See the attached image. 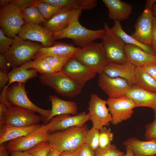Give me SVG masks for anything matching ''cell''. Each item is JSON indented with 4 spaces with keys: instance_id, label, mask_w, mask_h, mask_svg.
Wrapping results in <instances>:
<instances>
[{
    "instance_id": "d4e9b609",
    "label": "cell",
    "mask_w": 156,
    "mask_h": 156,
    "mask_svg": "<svg viewBox=\"0 0 156 156\" xmlns=\"http://www.w3.org/2000/svg\"><path fill=\"white\" fill-rule=\"evenodd\" d=\"M49 99L51 103L52 108L49 117L43 119L46 122L56 116L62 114L76 115L78 107L75 102L63 100L54 95L49 96Z\"/></svg>"
},
{
    "instance_id": "4316f807",
    "label": "cell",
    "mask_w": 156,
    "mask_h": 156,
    "mask_svg": "<svg viewBox=\"0 0 156 156\" xmlns=\"http://www.w3.org/2000/svg\"><path fill=\"white\" fill-rule=\"evenodd\" d=\"M60 9L67 8L75 10H90L96 7V0H42Z\"/></svg>"
},
{
    "instance_id": "4fadbf2b",
    "label": "cell",
    "mask_w": 156,
    "mask_h": 156,
    "mask_svg": "<svg viewBox=\"0 0 156 156\" xmlns=\"http://www.w3.org/2000/svg\"><path fill=\"white\" fill-rule=\"evenodd\" d=\"M106 101L100 98L97 94H91L88 109L90 120L93 127L100 130L107 125L112 120V116L106 107Z\"/></svg>"
},
{
    "instance_id": "836d02e7",
    "label": "cell",
    "mask_w": 156,
    "mask_h": 156,
    "mask_svg": "<svg viewBox=\"0 0 156 156\" xmlns=\"http://www.w3.org/2000/svg\"><path fill=\"white\" fill-rule=\"evenodd\" d=\"M113 138V134L110 129L105 126L103 127L99 130V145L97 149L102 150L109 147L112 144Z\"/></svg>"
},
{
    "instance_id": "7402d4cb",
    "label": "cell",
    "mask_w": 156,
    "mask_h": 156,
    "mask_svg": "<svg viewBox=\"0 0 156 156\" xmlns=\"http://www.w3.org/2000/svg\"><path fill=\"white\" fill-rule=\"evenodd\" d=\"M124 51L127 60L136 67L156 63V56L146 52L137 46L125 44Z\"/></svg>"
},
{
    "instance_id": "8992f818",
    "label": "cell",
    "mask_w": 156,
    "mask_h": 156,
    "mask_svg": "<svg viewBox=\"0 0 156 156\" xmlns=\"http://www.w3.org/2000/svg\"><path fill=\"white\" fill-rule=\"evenodd\" d=\"M39 80L43 85L48 86L62 96L69 97L76 96L82 88L68 76L60 71L41 75Z\"/></svg>"
},
{
    "instance_id": "7dc6e473",
    "label": "cell",
    "mask_w": 156,
    "mask_h": 156,
    "mask_svg": "<svg viewBox=\"0 0 156 156\" xmlns=\"http://www.w3.org/2000/svg\"><path fill=\"white\" fill-rule=\"evenodd\" d=\"M6 111V108L5 105L3 102L0 101V122L3 120Z\"/></svg>"
},
{
    "instance_id": "ab89813d",
    "label": "cell",
    "mask_w": 156,
    "mask_h": 156,
    "mask_svg": "<svg viewBox=\"0 0 156 156\" xmlns=\"http://www.w3.org/2000/svg\"><path fill=\"white\" fill-rule=\"evenodd\" d=\"M144 137L146 140L156 139V116L153 121L146 126Z\"/></svg>"
},
{
    "instance_id": "1f68e13d",
    "label": "cell",
    "mask_w": 156,
    "mask_h": 156,
    "mask_svg": "<svg viewBox=\"0 0 156 156\" xmlns=\"http://www.w3.org/2000/svg\"><path fill=\"white\" fill-rule=\"evenodd\" d=\"M21 66L28 69H34L41 75L54 72L47 62L42 57L30 60Z\"/></svg>"
},
{
    "instance_id": "9a60e30c",
    "label": "cell",
    "mask_w": 156,
    "mask_h": 156,
    "mask_svg": "<svg viewBox=\"0 0 156 156\" xmlns=\"http://www.w3.org/2000/svg\"><path fill=\"white\" fill-rule=\"evenodd\" d=\"M18 36L24 40L40 42L43 47H48L55 43L53 34L39 24L25 23L20 29Z\"/></svg>"
},
{
    "instance_id": "11a10c76",
    "label": "cell",
    "mask_w": 156,
    "mask_h": 156,
    "mask_svg": "<svg viewBox=\"0 0 156 156\" xmlns=\"http://www.w3.org/2000/svg\"><path fill=\"white\" fill-rule=\"evenodd\" d=\"M156 156V155H155V156Z\"/></svg>"
},
{
    "instance_id": "5b68a950",
    "label": "cell",
    "mask_w": 156,
    "mask_h": 156,
    "mask_svg": "<svg viewBox=\"0 0 156 156\" xmlns=\"http://www.w3.org/2000/svg\"><path fill=\"white\" fill-rule=\"evenodd\" d=\"M4 55L10 66L13 68L19 67L33 59L42 47L38 43L24 40L18 36Z\"/></svg>"
},
{
    "instance_id": "44dd1931",
    "label": "cell",
    "mask_w": 156,
    "mask_h": 156,
    "mask_svg": "<svg viewBox=\"0 0 156 156\" xmlns=\"http://www.w3.org/2000/svg\"><path fill=\"white\" fill-rule=\"evenodd\" d=\"M135 103L136 107H147L152 109L156 116V93L132 85L126 95Z\"/></svg>"
},
{
    "instance_id": "7a4b0ae2",
    "label": "cell",
    "mask_w": 156,
    "mask_h": 156,
    "mask_svg": "<svg viewBox=\"0 0 156 156\" xmlns=\"http://www.w3.org/2000/svg\"><path fill=\"white\" fill-rule=\"evenodd\" d=\"M89 129L86 125L73 127L50 134L48 141L52 148L62 152L77 148L85 143Z\"/></svg>"
},
{
    "instance_id": "e0dca14e",
    "label": "cell",
    "mask_w": 156,
    "mask_h": 156,
    "mask_svg": "<svg viewBox=\"0 0 156 156\" xmlns=\"http://www.w3.org/2000/svg\"><path fill=\"white\" fill-rule=\"evenodd\" d=\"M81 10L63 8L44 22V27L53 33L67 27L75 19L79 18Z\"/></svg>"
},
{
    "instance_id": "30bf717a",
    "label": "cell",
    "mask_w": 156,
    "mask_h": 156,
    "mask_svg": "<svg viewBox=\"0 0 156 156\" xmlns=\"http://www.w3.org/2000/svg\"><path fill=\"white\" fill-rule=\"evenodd\" d=\"M156 1L155 0L146 1L144 9L136 21L134 25L135 31L131 35L142 44L151 47L154 18L152 9Z\"/></svg>"
},
{
    "instance_id": "d6986e66",
    "label": "cell",
    "mask_w": 156,
    "mask_h": 156,
    "mask_svg": "<svg viewBox=\"0 0 156 156\" xmlns=\"http://www.w3.org/2000/svg\"><path fill=\"white\" fill-rule=\"evenodd\" d=\"M80 48L71 44L58 42L48 47H42L35 54L34 60L48 56H53L69 60Z\"/></svg>"
},
{
    "instance_id": "603a6c76",
    "label": "cell",
    "mask_w": 156,
    "mask_h": 156,
    "mask_svg": "<svg viewBox=\"0 0 156 156\" xmlns=\"http://www.w3.org/2000/svg\"><path fill=\"white\" fill-rule=\"evenodd\" d=\"M38 124L28 126L19 127L9 124L0 125V144L7 141L27 135L40 128Z\"/></svg>"
},
{
    "instance_id": "8fae6325",
    "label": "cell",
    "mask_w": 156,
    "mask_h": 156,
    "mask_svg": "<svg viewBox=\"0 0 156 156\" xmlns=\"http://www.w3.org/2000/svg\"><path fill=\"white\" fill-rule=\"evenodd\" d=\"M49 126V123L41 125L39 129L27 135L8 141L6 145L8 153L27 151L42 142L48 141L50 135Z\"/></svg>"
},
{
    "instance_id": "f907efd6",
    "label": "cell",
    "mask_w": 156,
    "mask_h": 156,
    "mask_svg": "<svg viewBox=\"0 0 156 156\" xmlns=\"http://www.w3.org/2000/svg\"><path fill=\"white\" fill-rule=\"evenodd\" d=\"M60 152L55 149L52 148L47 156H59Z\"/></svg>"
},
{
    "instance_id": "b9f144b4",
    "label": "cell",
    "mask_w": 156,
    "mask_h": 156,
    "mask_svg": "<svg viewBox=\"0 0 156 156\" xmlns=\"http://www.w3.org/2000/svg\"><path fill=\"white\" fill-rule=\"evenodd\" d=\"M138 67L148 73L156 81V63Z\"/></svg>"
},
{
    "instance_id": "cb8c5ba5",
    "label": "cell",
    "mask_w": 156,
    "mask_h": 156,
    "mask_svg": "<svg viewBox=\"0 0 156 156\" xmlns=\"http://www.w3.org/2000/svg\"><path fill=\"white\" fill-rule=\"evenodd\" d=\"M108 10V18L112 20L120 21L128 19L131 14L132 6L120 0H102Z\"/></svg>"
},
{
    "instance_id": "9c48e42d",
    "label": "cell",
    "mask_w": 156,
    "mask_h": 156,
    "mask_svg": "<svg viewBox=\"0 0 156 156\" xmlns=\"http://www.w3.org/2000/svg\"><path fill=\"white\" fill-rule=\"evenodd\" d=\"M104 36L103 43L108 62L122 64L127 60L124 51L125 44L119 37L113 33L108 24L103 23Z\"/></svg>"
},
{
    "instance_id": "f35d334b",
    "label": "cell",
    "mask_w": 156,
    "mask_h": 156,
    "mask_svg": "<svg viewBox=\"0 0 156 156\" xmlns=\"http://www.w3.org/2000/svg\"><path fill=\"white\" fill-rule=\"evenodd\" d=\"M95 156H122L123 153L118 149L114 144L106 149L95 151Z\"/></svg>"
},
{
    "instance_id": "db71d44e",
    "label": "cell",
    "mask_w": 156,
    "mask_h": 156,
    "mask_svg": "<svg viewBox=\"0 0 156 156\" xmlns=\"http://www.w3.org/2000/svg\"><path fill=\"white\" fill-rule=\"evenodd\" d=\"M152 9L154 16L156 18V3L153 5Z\"/></svg>"
},
{
    "instance_id": "6da1fadb",
    "label": "cell",
    "mask_w": 156,
    "mask_h": 156,
    "mask_svg": "<svg viewBox=\"0 0 156 156\" xmlns=\"http://www.w3.org/2000/svg\"><path fill=\"white\" fill-rule=\"evenodd\" d=\"M78 18L74 20L63 30L53 33L54 39L70 38L80 48L87 46L97 39L103 40L105 34L103 29L92 30L87 29L81 25Z\"/></svg>"
},
{
    "instance_id": "f1b7e54d",
    "label": "cell",
    "mask_w": 156,
    "mask_h": 156,
    "mask_svg": "<svg viewBox=\"0 0 156 156\" xmlns=\"http://www.w3.org/2000/svg\"><path fill=\"white\" fill-rule=\"evenodd\" d=\"M144 90L156 93V81L140 67H136L134 85Z\"/></svg>"
},
{
    "instance_id": "52a82bcc",
    "label": "cell",
    "mask_w": 156,
    "mask_h": 156,
    "mask_svg": "<svg viewBox=\"0 0 156 156\" xmlns=\"http://www.w3.org/2000/svg\"><path fill=\"white\" fill-rule=\"evenodd\" d=\"M22 11L14 0L1 8L0 28L8 37L14 38L18 34L22 26L26 23L22 17Z\"/></svg>"
},
{
    "instance_id": "60d3db41",
    "label": "cell",
    "mask_w": 156,
    "mask_h": 156,
    "mask_svg": "<svg viewBox=\"0 0 156 156\" xmlns=\"http://www.w3.org/2000/svg\"><path fill=\"white\" fill-rule=\"evenodd\" d=\"M95 151L92 150L86 143L80 146L77 156H95Z\"/></svg>"
},
{
    "instance_id": "7bdbcfd3",
    "label": "cell",
    "mask_w": 156,
    "mask_h": 156,
    "mask_svg": "<svg viewBox=\"0 0 156 156\" xmlns=\"http://www.w3.org/2000/svg\"><path fill=\"white\" fill-rule=\"evenodd\" d=\"M9 79L8 73L4 71L0 70V89L1 91L8 83Z\"/></svg>"
},
{
    "instance_id": "3957f363",
    "label": "cell",
    "mask_w": 156,
    "mask_h": 156,
    "mask_svg": "<svg viewBox=\"0 0 156 156\" xmlns=\"http://www.w3.org/2000/svg\"><path fill=\"white\" fill-rule=\"evenodd\" d=\"M73 57L96 73L101 74L108 62L103 42H94L87 46L80 48Z\"/></svg>"
},
{
    "instance_id": "ffe728a7",
    "label": "cell",
    "mask_w": 156,
    "mask_h": 156,
    "mask_svg": "<svg viewBox=\"0 0 156 156\" xmlns=\"http://www.w3.org/2000/svg\"><path fill=\"white\" fill-rule=\"evenodd\" d=\"M135 67L127 60L122 64L108 62L103 73L111 77L124 79L132 86L134 84Z\"/></svg>"
},
{
    "instance_id": "e575fe53",
    "label": "cell",
    "mask_w": 156,
    "mask_h": 156,
    "mask_svg": "<svg viewBox=\"0 0 156 156\" xmlns=\"http://www.w3.org/2000/svg\"><path fill=\"white\" fill-rule=\"evenodd\" d=\"M99 130L92 127L89 129L85 136V143L94 151L99 146Z\"/></svg>"
},
{
    "instance_id": "8d00e7d4",
    "label": "cell",
    "mask_w": 156,
    "mask_h": 156,
    "mask_svg": "<svg viewBox=\"0 0 156 156\" xmlns=\"http://www.w3.org/2000/svg\"><path fill=\"white\" fill-rule=\"evenodd\" d=\"M48 63L54 72L61 71L63 67L69 60L53 56L43 57Z\"/></svg>"
},
{
    "instance_id": "681fc988",
    "label": "cell",
    "mask_w": 156,
    "mask_h": 156,
    "mask_svg": "<svg viewBox=\"0 0 156 156\" xmlns=\"http://www.w3.org/2000/svg\"><path fill=\"white\" fill-rule=\"evenodd\" d=\"M10 156H31L27 151H15L11 153Z\"/></svg>"
},
{
    "instance_id": "5bb4252c",
    "label": "cell",
    "mask_w": 156,
    "mask_h": 156,
    "mask_svg": "<svg viewBox=\"0 0 156 156\" xmlns=\"http://www.w3.org/2000/svg\"><path fill=\"white\" fill-rule=\"evenodd\" d=\"M98 85L110 98H117L126 95L132 86L124 79L111 77L103 73L99 74Z\"/></svg>"
},
{
    "instance_id": "4dcf8cb0",
    "label": "cell",
    "mask_w": 156,
    "mask_h": 156,
    "mask_svg": "<svg viewBox=\"0 0 156 156\" xmlns=\"http://www.w3.org/2000/svg\"><path fill=\"white\" fill-rule=\"evenodd\" d=\"M21 14L26 23L39 24L47 21L38 8L34 5H31L23 10L21 11Z\"/></svg>"
},
{
    "instance_id": "d590c367",
    "label": "cell",
    "mask_w": 156,
    "mask_h": 156,
    "mask_svg": "<svg viewBox=\"0 0 156 156\" xmlns=\"http://www.w3.org/2000/svg\"><path fill=\"white\" fill-rule=\"evenodd\" d=\"M48 141L42 142L27 151L31 156H47L52 148Z\"/></svg>"
},
{
    "instance_id": "816d5d0a",
    "label": "cell",
    "mask_w": 156,
    "mask_h": 156,
    "mask_svg": "<svg viewBox=\"0 0 156 156\" xmlns=\"http://www.w3.org/2000/svg\"><path fill=\"white\" fill-rule=\"evenodd\" d=\"M126 153L122 156H133V153L131 149L129 146H126Z\"/></svg>"
},
{
    "instance_id": "83f0119b",
    "label": "cell",
    "mask_w": 156,
    "mask_h": 156,
    "mask_svg": "<svg viewBox=\"0 0 156 156\" xmlns=\"http://www.w3.org/2000/svg\"><path fill=\"white\" fill-rule=\"evenodd\" d=\"M112 32L120 37L125 44H129L137 46L146 52L156 56V54L152 47L148 45L142 44L131 36L127 34L123 30L120 21H114L113 26L111 28Z\"/></svg>"
},
{
    "instance_id": "d6a6232c",
    "label": "cell",
    "mask_w": 156,
    "mask_h": 156,
    "mask_svg": "<svg viewBox=\"0 0 156 156\" xmlns=\"http://www.w3.org/2000/svg\"><path fill=\"white\" fill-rule=\"evenodd\" d=\"M33 5L36 6L45 19H49L60 11L61 9L40 0H34Z\"/></svg>"
},
{
    "instance_id": "c3c4849f",
    "label": "cell",
    "mask_w": 156,
    "mask_h": 156,
    "mask_svg": "<svg viewBox=\"0 0 156 156\" xmlns=\"http://www.w3.org/2000/svg\"><path fill=\"white\" fill-rule=\"evenodd\" d=\"M8 153L7 148L6 145L4 143L0 145V156H8Z\"/></svg>"
},
{
    "instance_id": "ba28073f",
    "label": "cell",
    "mask_w": 156,
    "mask_h": 156,
    "mask_svg": "<svg viewBox=\"0 0 156 156\" xmlns=\"http://www.w3.org/2000/svg\"><path fill=\"white\" fill-rule=\"evenodd\" d=\"M25 83H16L8 87L5 94L8 101L14 106L39 113L43 119L49 117L51 109H45L35 105L28 98Z\"/></svg>"
},
{
    "instance_id": "f546056e",
    "label": "cell",
    "mask_w": 156,
    "mask_h": 156,
    "mask_svg": "<svg viewBox=\"0 0 156 156\" xmlns=\"http://www.w3.org/2000/svg\"><path fill=\"white\" fill-rule=\"evenodd\" d=\"M37 72L34 69H28L21 66L13 68L8 73L9 81L7 86L8 87L14 82L25 83L28 79L36 77Z\"/></svg>"
},
{
    "instance_id": "2e32d148",
    "label": "cell",
    "mask_w": 156,
    "mask_h": 156,
    "mask_svg": "<svg viewBox=\"0 0 156 156\" xmlns=\"http://www.w3.org/2000/svg\"><path fill=\"white\" fill-rule=\"evenodd\" d=\"M62 71L82 89L88 81L94 77L96 74L73 57L68 61Z\"/></svg>"
},
{
    "instance_id": "bcb514c9",
    "label": "cell",
    "mask_w": 156,
    "mask_h": 156,
    "mask_svg": "<svg viewBox=\"0 0 156 156\" xmlns=\"http://www.w3.org/2000/svg\"><path fill=\"white\" fill-rule=\"evenodd\" d=\"M79 147L74 149L62 152L59 156H77Z\"/></svg>"
},
{
    "instance_id": "74e56055",
    "label": "cell",
    "mask_w": 156,
    "mask_h": 156,
    "mask_svg": "<svg viewBox=\"0 0 156 156\" xmlns=\"http://www.w3.org/2000/svg\"><path fill=\"white\" fill-rule=\"evenodd\" d=\"M14 38L6 36L2 30L0 28V53L5 55L13 43Z\"/></svg>"
},
{
    "instance_id": "484cf974",
    "label": "cell",
    "mask_w": 156,
    "mask_h": 156,
    "mask_svg": "<svg viewBox=\"0 0 156 156\" xmlns=\"http://www.w3.org/2000/svg\"><path fill=\"white\" fill-rule=\"evenodd\" d=\"M132 150L133 156H154L156 155V139L145 141L136 138H129L122 143Z\"/></svg>"
},
{
    "instance_id": "ee69618b",
    "label": "cell",
    "mask_w": 156,
    "mask_h": 156,
    "mask_svg": "<svg viewBox=\"0 0 156 156\" xmlns=\"http://www.w3.org/2000/svg\"><path fill=\"white\" fill-rule=\"evenodd\" d=\"M151 47L156 54V18L154 17L151 33Z\"/></svg>"
},
{
    "instance_id": "7c38bea8",
    "label": "cell",
    "mask_w": 156,
    "mask_h": 156,
    "mask_svg": "<svg viewBox=\"0 0 156 156\" xmlns=\"http://www.w3.org/2000/svg\"><path fill=\"white\" fill-rule=\"evenodd\" d=\"M112 116L111 123L116 125L129 119L136 107L133 101L126 95L117 98H109L106 101Z\"/></svg>"
},
{
    "instance_id": "f5cc1de1",
    "label": "cell",
    "mask_w": 156,
    "mask_h": 156,
    "mask_svg": "<svg viewBox=\"0 0 156 156\" xmlns=\"http://www.w3.org/2000/svg\"><path fill=\"white\" fill-rule=\"evenodd\" d=\"M11 0H0V6L2 8L8 4Z\"/></svg>"
},
{
    "instance_id": "277c9868",
    "label": "cell",
    "mask_w": 156,
    "mask_h": 156,
    "mask_svg": "<svg viewBox=\"0 0 156 156\" xmlns=\"http://www.w3.org/2000/svg\"><path fill=\"white\" fill-rule=\"evenodd\" d=\"M8 88L6 86L0 94V101L5 105L6 111L4 119L0 122V125L7 124L24 127L38 124L42 119L41 117L32 111L13 106L8 101L5 94Z\"/></svg>"
},
{
    "instance_id": "f6af8a7d",
    "label": "cell",
    "mask_w": 156,
    "mask_h": 156,
    "mask_svg": "<svg viewBox=\"0 0 156 156\" xmlns=\"http://www.w3.org/2000/svg\"><path fill=\"white\" fill-rule=\"evenodd\" d=\"M10 66L6 59L4 55H0V70L8 73L10 70Z\"/></svg>"
},
{
    "instance_id": "ac0fdd59",
    "label": "cell",
    "mask_w": 156,
    "mask_h": 156,
    "mask_svg": "<svg viewBox=\"0 0 156 156\" xmlns=\"http://www.w3.org/2000/svg\"><path fill=\"white\" fill-rule=\"evenodd\" d=\"M90 120L88 113L82 112L75 115L62 114L53 118L49 123V132L64 130L73 127H81Z\"/></svg>"
}]
</instances>
